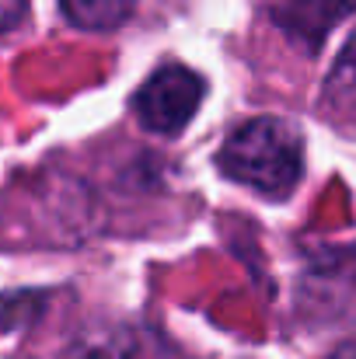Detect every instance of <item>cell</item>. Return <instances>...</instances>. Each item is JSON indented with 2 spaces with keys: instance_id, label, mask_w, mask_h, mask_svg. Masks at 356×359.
Returning <instances> with one entry per match:
<instances>
[{
  "instance_id": "6da1fadb",
  "label": "cell",
  "mask_w": 356,
  "mask_h": 359,
  "mask_svg": "<svg viewBox=\"0 0 356 359\" xmlns=\"http://www.w3.org/2000/svg\"><path fill=\"white\" fill-rule=\"evenodd\" d=\"M220 171L262 196H286L304 171V143L294 126L251 119L237 126L220 147Z\"/></svg>"
},
{
  "instance_id": "7a4b0ae2",
  "label": "cell",
  "mask_w": 356,
  "mask_h": 359,
  "mask_svg": "<svg viewBox=\"0 0 356 359\" xmlns=\"http://www.w3.org/2000/svg\"><path fill=\"white\" fill-rule=\"evenodd\" d=\"M203 95H206V84L199 74H192L182 63H168L140 88L133 109H136V119L150 133L175 136L199 112Z\"/></svg>"
},
{
  "instance_id": "3957f363",
  "label": "cell",
  "mask_w": 356,
  "mask_h": 359,
  "mask_svg": "<svg viewBox=\"0 0 356 359\" xmlns=\"http://www.w3.org/2000/svg\"><path fill=\"white\" fill-rule=\"evenodd\" d=\"M63 359H147L136 335L122 325H91L74 335Z\"/></svg>"
},
{
  "instance_id": "277c9868",
  "label": "cell",
  "mask_w": 356,
  "mask_h": 359,
  "mask_svg": "<svg viewBox=\"0 0 356 359\" xmlns=\"http://www.w3.org/2000/svg\"><path fill=\"white\" fill-rule=\"evenodd\" d=\"M60 4L63 14L84 32H112L136 7V0H60Z\"/></svg>"
},
{
  "instance_id": "5b68a950",
  "label": "cell",
  "mask_w": 356,
  "mask_h": 359,
  "mask_svg": "<svg viewBox=\"0 0 356 359\" xmlns=\"http://www.w3.org/2000/svg\"><path fill=\"white\" fill-rule=\"evenodd\" d=\"M329 88L339 91V95L356 91V35L346 42V49L339 53V63H336V70L329 77Z\"/></svg>"
},
{
  "instance_id": "8992f818",
  "label": "cell",
  "mask_w": 356,
  "mask_h": 359,
  "mask_svg": "<svg viewBox=\"0 0 356 359\" xmlns=\"http://www.w3.org/2000/svg\"><path fill=\"white\" fill-rule=\"evenodd\" d=\"M7 4V18H4V25L7 28H14V21H18V11H21V4L18 0H4Z\"/></svg>"
},
{
  "instance_id": "52a82bcc",
  "label": "cell",
  "mask_w": 356,
  "mask_h": 359,
  "mask_svg": "<svg viewBox=\"0 0 356 359\" xmlns=\"http://www.w3.org/2000/svg\"><path fill=\"white\" fill-rule=\"evenodd\" d=\"M329 359H356V346H343V349H336Z\"/></svg>"
}]
</instances>
